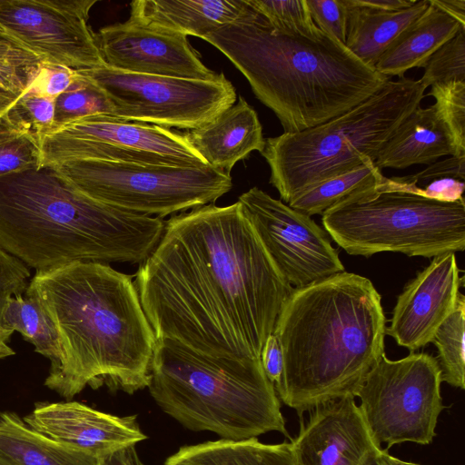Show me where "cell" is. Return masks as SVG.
Returning <instances> with one entry per match:
<instances>
[{"label": "cell", "mask_w": 465, "mask_h": 465, "mask_svg": "<svg viewBox=\"0 0 465 465\" xmlns=\"http://www.w3.org/2000/svg\"><path fill=\"white\" fill-rule=\"evenodd\" d=\"M385 176L371 159L343 174L330 178L302 193L288 205L308 216L322 214L351 193L375 185Z\"/></svg>", "instance_id": "obj_28"}, {"label": "cell", "mask_w": 465, "mask_h": 465, "mask_svg": "<svg viewBox=\"0 0 465 465\" xmlns=\"http://www.w3.org/2000/svg\"><path fill=\"white\" fill-rule=\"evenodd\" d=\"M203 40L243 74L284 133L301 132L335 118L390 80L327 33L279 29L251 7L242 18Z\"/></svg>", "instance_id": "obj_4"}, {"label": "cell", "mask_w": 465, "mask_h": 465, "mask_svg": "<svg viewBox=\"0 0 465 465\" xmlns=\"http://www.w3.org/2000/svg\"><path fill=\"white\" fill-rule=\"evenodd\" d=\"M282 275L299 289L345 272L329 234L311 216L252 187L237 201Z\"/></svg>", "instance_id": "obj_13"}, {"label": "cell", "mask_w": 465, "mask_h": 465, "mask_svg": "<svg viewBox=\"0 0 465 465\" xmlns=\"http://www.w3.org/2000/svg\"><path fill=\"white\" fill-rule=\"evenodd\" d=\"M78 73L104 91L112 115L167 129H195L236 102L235 89L223 73L210 80L136 74L106 65Z\"/></svg>", "instance_id": "obj_11"}, {"label": "cell", "mask_w": 465, "mask_h": 465, "mask_svg": "<svg viewBox=\"0 0 465 465\" xmlns=\"http://www.w3.org/2000/svg\"><path fill=\"white\" fill-rule=\"evenodd\" d=\"M0 465H18L12 460H8L7 458L0 455Z\"/></svg>", "instance_id": "obj_47"}, {"label": "cell", "mask_w": 465, "mask_h": 465, "mask_svg": "<svg viewBox=\"0 0 465 465\" xmlns=\"http://www.w3.org/2000/svg\"><path fill=\"white\" fill-rule=\"evenodd\" d=\"M95 37L105 65L116 70L198 80L218 74L180 33L126 20L102 27Z\"/></svg>", "instance_id": "obj_15"}, {"label": "cell", "mask_w": 465, "mask_h": 465, "mask_svg": "<svg viewBox=\"0 0 465 465\" xmlns=\"http://www.w3.org/2000/svg\"><path fill=\"white\" fill-rule=\"evenodd\" d=\"M446 155L458 157V151L434 104L413 110L383 145L374 163L381 170L404 169L413 164L429 165Z\"/></svg>", "instance_id": "obj_21"}, {"label": "cell", "mask_w": 465, "mask_h": 465, "mask_svg": "<svg viewBox=\"0 0 465 465\" xmlns=\"http://www.w3.org/2000/svg\"><path fill=\"white\" fill-rule=\"evenodd\" d=\"M348 6L346 47L361 61L375 67L394 40L429 7V0H416L399 11H381L355 5Z\"/></svg>", "instance_id": "obj_23"}, {"label": "cell", "mask_w": 465, "mask_h": 465, "mask_svg": "<svg viewBox=\"0 0 465 465\" xmlns=\"http://www.w3.org/2000/svg\"><path fill=\"white\" fill-rule=\"evenodd\" d=\"M379 454L376 457L372 458L371 460H369L365 465H382L379 458Z\"/></svg>", "instance_id": "obj_46"}, {"label": "cell", "mask_w": 465, "mask_h": 465, "mask_svg": "<svg viewBox=\"0 0 465 465\" xmlns=\"http://www.w3.org/2000/svg\"><path fill=\"white\" fill-rule=\"evenodd\" d=\"M352 2L360 6L393 12L411 6L416 0H352Z\"/></svg>", "instance_id": "obj_42"}, {"label": "cell", "mask_w": 465, "mask_h": 465, "mask_svg": "<svg viewBox=\"0 0 465 465\" xmlns=\"http://www.w3.org/2000/svg\"><path fill=\"white\" fill-rule=\"evenodd\" d=\"M465 157L450 156L429 164L424 170L401 177H384L378 185L385 190L406 192L428 199L453 203L463 200Z\"/></svg>", "instance_id": "obj_26"}, {"label": "cell", "mask_w": 465, "mask_h": 465, "mask_svg": "<svg viewBox=\"0 0 465 465\" xmlns=\"http://www.w3.org/2000/svg\"><path fill=\"white\" fill-rule=\"evenodd\" d=\"M329 236L347 253L436 257L465 249V202H439L376 183L322 214Z\"/></svg>", "instance_id": "obj_8"}, {"label": "cell", "mask_w": 465, "mask_h": 465, "mask_svg": "<svg viewBox=\"0 0 465 465\" xmlns=\"http://www.w3.org/2000/svg\"><path fill=\"white\" fill-rule=\"evenodd\" d=\"M134 282L156 339L238 360L260 359L294 289L238 202L172 216Z\"/></svg>", "instance_id": "obj_1"}, {"label": "cell", "mask_w": 465, "mask_h": 465, "mask_svg": "<svg viewBox=\"0 0 465 465\" xmlns=\"http://www.w3.org/2000/svg\"><path fill=\"white\" fill-rule=\"evenodd\" d=\"M441 382L432 355L411 352L391 361L384 353L355 393L375 442L387 450L404 442L430 444L444 409Z\"/></svg>", "instance_id": "obj_10"}, {"label": "cell", "mask_w": 465, "mask_h": 465, "mask_svg": "<svg viewBox=\"0 0 465 465\" xmlns=\"http://www.w3.org/2000/svg\"><path fill=\"white\" fill-rule=\"evenodd\" d=\"M42 59L0 29V116L26 94Z\"/></svg>", "instance_id": "obj_29"}, {"label": "cell", "mask_w": 465, "mask_h": 465, "mask_svg": "<svg viewBox=\"0 0 465 465\" xmlns=\"http://www.w3.org/2000/svg\"><path fill=\"white\" fill-rule=\"evenodd\" d=\"M96 0H0V29L44 63L76 72L105 65L88 25Z\"/></svg>", "instance_id": "obj_14"}, {"label": "cell", "mask_w": 465, "mask_h": 465, "mask_svg": "<svg viewBox=\"0 0 465 465\" xmlns=\"http://www.w3.org/2000/svg\"><path fill=\"white\" fill-rule=\"evenodd\" d=\"M183 135L209 166L227 173L252 152L262 153L265 147L258 114L242 95L214 120Z\"/></svg>", "instance_id": "obj_19"}, {"label": "cell", "mask_w": 465, "mask_h": 465, "mask_svg": "<svg viewBox=\"0 0 465 465\" xmlns=\"http://www.w3.org/2000/svg\"><path fill=\"white\" fill-rule=\"evenodd\" d=\"M465 297L461 294L457 307L437 329L431 342L438 350L437 362L441 381L465 388Z\"/></svg>", "instance_id": "obj_30"}, {"label": "cell", "mask_w": 465, "mask_h": 465, "mask_svg": "<svg viewBox=\"0 0 465 465\" xmlns=\"http://www.w3.org/2000/svg\"><path fill=\"white\" fill-rule=\"evenodd\" d=\"M1 328L11 334L21 333L35 351L47 358L51 364L59 359L60 346L54 326L34 298L25 294L11 297L3 311Z\"/></svg>", "instance_id": "obj_27"}, {"label": "cell", "mask_w": 465, "mask_h": 465, "mask_svg": "<svg viewBox=\"0 0 465 465\" xmlns=\"http://www.w3.org/2000/svg\"><path fill=\"white\" fill-rule=\"evenodd\" d=\"M77 72L65 66L46 64L42 66L31 88L40 94L56 99L76 79Z\"/></svg>", "instance_id": "obj_39"}, {"label": "cell", "mask_w": 465, "mask_h": 465, "mask_svg": "<svg viewBox=\"0 0 465 465\" xmlns=\"http://www.w3.org/2000/svg\"><path fill=\"white\" fill-rule=\"evenodd\" d=\"M315 25L345 45L348 6L345 0H306Z\"/></svg>", "instance_id": "obj_37"}, {"label": "cell", "mask_w": 465, "mask_h": 465, "mask_svg": "<svg viewBox=\"0 0 465 465\" xmlns=\"http://www.w3.org/2000/svg\"><path fill=\"white\" fill-rule=\"evenodd\" d=\"M133 278L98 262L35 272L25 294L51 320L60 346L47 388L71 400L86 386L128 394L148 387L156 338Z\"/></svg>", "instance_id": "obj_2"}, {"label": "cell", "mask_w": 465, "mask_h": 465, "mask_svg": "<svg viewBox=\"0 0 465 465\" xmlns=\"http://www.w3.org/2000/svg\"><path fill=\"white\" fill-rule=\"evenodd\" d=\"M148 389L158 406L188 430L241 440L288 436L280 400L261 359L238 360L156 339Z\"/></svg>", "instance_id": "obj_6"}, {"label": "cell", "mask_w": 465, "mask_h": 465, "mask_svg": "<svg viewBox=\"0 0 465 465\" xmlns=\"http://www.w3.org/2000/svg\"><path fill=\"white\" fill-rule=\"evenodd\" d=\"M30 276V268L0 245V333H9L1 328L6 302L11 297L25 292Z\"/></svg>", "instance_id": "obj_38"}, {"label": "cell", "mask_w": 465, "mask_h": 465, "mask_svg": "<svg viewBox=\"0 0 465 465\" xmlns=\"http://www.w3.org/2000/svg\"><path fill=\"white\" fill-rule=\"evenodd\" d=\"M0 455L18 465H97L99 460L44 436L10 411L0 413Z\"/></svg>", "instance_id": "obj_24"}, {"label": "cell", "mask_w": 465, "mask_h": 465, "mask_svg": "<svg viewBox=\"0 0 465 465\" xmlns=\"http://www.w3.org/2000/svg\"><path fill=\"white\" fill-rule=\"evenodd\" d=\"M260 359L267 378L274 386L282 374L283 356L279 341L273 333L266 339Z\"/></svg>", "instance_id": "obj_40"}, {"label": "cell", "mask_w": 465, "mask_h": 465, "mask_svg": "<svg viewBox=\"0 0 465 465\" xmlns=\"http://www.w3.org/2000/svg\"><path fill=\"white\" fill-rule=\"evenodd\" d=\"M98 114L112 115L111 103L98 85L77 72L74 83L55 99L53 129L71 121Z\"/></svg>", "instance_id": "obj_32"}, {"label": "cell", "mask_w": 465, "mask_h": 465, "mask_svg": "<svg viewBox=\"0 0 465 465\" xmlns=\"http://www.w3.org/2000/svg\"><path fill=\"white\" fill-rule=\"evenodd\" d=\"M379 458L382 463V465H421L418 463H413L410 461H405L402 460H400L396 457H393L390 455L387 451V450H382L380 454Z\"/></svg>", "instance_id": "obj_44"}, {"label": "cell", "mask_w": 465, "mask_h": 465, "mask_svg": "<svg viewBox=\"0 0 465 465\" xmlns=\"http://www.w3.org/2000/svg\"><path fill=\"white\" fill-rule=\"evenodd\" d=\"M291 440L296 465H365L383 449L373 440L354 397L310 411Z\"/></svg>", "instance_id": "obj_17"}, {"label": "cell", "mask_w": 465, "mask_h": 465, "mask_svg": "<svg viewBox=\"0 0 465 465\" xmlns=\"http://www.w3.org/2000/svg\"><path fill=\"white\" fill-rule=\"evenodd\" d=\"M460 272L454 252L434 257L398 296L386 334L411 352L431 342L462 294Z\"/></svg>", "instance_id": "obj_16"}, {"label": "cell", "mask_w": 465, "mask_h": 465, "mask_svg": "<svg viewBox=\"0 0 465 465\" xmlns=\"http://www.w3.org/2000/svg\"><path fill=\"white\" fill-rule=\"evenodd\" d=\"M431 2L465 25V0H431Z\"/></svg>", "instance_id": "obj_43"}, {"label": "cell", "mask_w": 465, "mask_h": 465, "mask_svg": "<svg viewBox=\"0 0 465 465\" xmlns=\"http://www.w3.org/2000/svg\"><path fill=\"white\" fill-rule=\"evenodd\" d=\"M165 222L96 201L53 166L0 178V245L28 268L143 262Z\"/></svg>", "instance_id": "obj_5"}, {"label": "cell", "mask_w": 465, "mask_h": 465, "mask_svg": "<svg viewBox=\"0 0 465 465\" xmlns=\"http://www.w3.org/2000/svg\"><path fill=\"white\" fill-rule=\"evenodd\" d=\"M426 11L389 46L375 65L387 76H404L413 67H423L430 55L464 27L431 0Z\"/></svg>", "instance_id": "obj_22"}, {"label": "cell", "mask_w": 465, "mask_h": 465, "mask_svg": "<svg viewBox=\"0 0 465 465\" xmlns=\"http://www.w3.org/2000/svg\"><path fill=\"white\" fill-rule=\"evenodd\" d=\"M97 465H143L135 445L124 447L99 458Z\"/></svg>", "instance_id": "obj_41"}, {"label": "cell", "mask_w": 465, "mask_h": 465, "mask_svg": "<svg viewBox=\"0 0 465 465\" xmlns=\"http://www.w3.org/2000/svg\"><path fill=\"white\" fill-rule=\"evenodd\" d=\"M419 80L426 88L436 84L465 82V28L436 50L424 64Z\"/></svg>", "instance_id": "obj_33"}, {"label": "cell", "mask_w": 465, "mask_h": 465, "mask_svg": "<svg viewBox=\"0 0 465 465\" xmlns=\"http://www.w3.org/2000/svg\"><path fill=\"white\" fill-rule=\"evenodd\" d=\"M257 14L272 26L283 30H299L316 35L322 30L313 23L306 0H245Z\"/></svg>", "instance_id": "obj_34"}, {"label": "cell", "mask_w": 465, "mask_h": 465, "mask_svg": "<svg viewBox=\"0 0 465 465\" xmlns=\"http://www.w3.org/2000/svg\"><path fill=\"white\" fill-rule=\"evenodd\" d=\"M10 336L11 334L9 333H0V360L12 356L15 353V351L7 344Z\"/></svg>", "instance_id": "obj_45"}, {"label": "cell", "mask_w": 465, "mask_h": 465, "mask_svg": "<svg viewBox=\"0 0 465 465\" xmlns=\"http://www.w3.org/2000/svg\"><path fill=\"white\" fill-rule=\"evenodd\" d=\"M40 145V167L74 160L209 166L183 134L104 114L84 116L54 128L42 137Z\"/></svg>", "instance_id": "obj_12"}, {"label": "cell", "mask_w": 465, "mask_h": 465, "mask_svg": "<svg viewBox=\"0 0 465 465\" xmlns=\"http://www.w3.org/2000/svg\"><path fill=\"white\" fill-rule=\"evenodd\" d=\"M53 167L92 199L159 218L214 203L232 186L230 173L211 166L74 160Z\"/></svg>", "instance_id": "obj_9"}, {"label": "cell", "mask_w": 465, "mask_h": 465, "mask_svg": "<svg viewBox=\"0 0 465 465\" xmlns=\"http://www.w3.org/2000/svg\"><path fill=\"white\" fill-rule=\"evenodd\" d=\"M426 87L405 76L389 80L351 110L314 127L265 140L261 153L270 183L288 203L319 183L343 174L380 151L408 115L420 106Z\"/></svg>", "instance_id": "obj_7"}, {"label": "cell", "mask_w": 465, "mask_h": 465, "mask_svg": "<svg viewBox=\"0 0 465 465\" xmlns=\"http://www.w3.org/2000/svg\"><path fill=\"white\" fill-rule=\"evenodd\" d=\"M128 21L203 39L242 18L245 0H135Z\"/></svg>", "instance_id": "obj_20"}, {"label": "cell", "mask_w": 465, "mask_h": 465, "mask_svg": "<svg viewBox=\"0 0 465 465\" xmlns=\"http://www.w3.org/2000/svg\"><path fill=\"white\" fill-rule=\"evenodd\" d=\"M430 87L428 95L435 98V105L453 135L458 157H465V82L453 81Z\"/></svg>", "instance_id": "obj_35"}, {"label": "cell", "mask_w": 465, "mask_h": 465, "mask_svg": "<svg viewBox=\"0 0 465 465\" xmlns=\"http://www.w3.org/2000/svg\"><path fill=\"white\" fill-rule=\"evenodd\" d=\"M24 420L45 437L98 458L147 438L136 415L120 417L76 401L38 403Z\"/></svg>", "instance_id": "obj_18"}, {"label": "cell", "mask_w": 465, "mask_h": 465, "mask_svg": "<svg viewBox=\"0 0 465 465\" xmlns=\"http://www.w3.org/2000/svg\"><path fill=\"white\" fill-rule=\"evenodd\" d=\"M54 108L55 99L31 88L8 112L28 126L41 143L42 137L54 127Z\"/></svg>", "instance_id": "obj_36"}, {"label": "cell", "mask_w": 465, "mask_h": 465, "mask_svg": "<svg viewBox=\"0 0 465 465\" xmlns=\"http://www.w3.org/2000/svg\"><path fill=\"white\" fill-rule=\"evenodd\" d=\"M163 465H296L291 442L221 439L181 447Z\"/></svg>", "instance_id": "obj_25"}, {"label": "cell", "mask_w": 465, "mask_h": 465, "mask_svg": "<svg viewBox=\"0 0 465 465\" xmlns=\"http://www.w3.org/2000/svg\"><path fill=\"white\" fill-rule=\"evenodd\" d=\"M381 297L361 275L343 272L293 289L272 333L283 370L276 394L303 412L355 393L384 352Z\"/></svg>", "instance_id": "obj_3"}, {"label": "cell", "mask_w": 465, "mask_h": 465, "mask_svg": "<svg viewBox=\"0 0 465 465\" xmlns=\"http://www.w3.org/2000/svg\"><path fill=\"white\" fill-rule=\"evenodd\" d=\"M41 146L23 122L8 111L0 116V178L40 168Z\"/></svg>", "instance_id": "obj_31"}]
</instances>
